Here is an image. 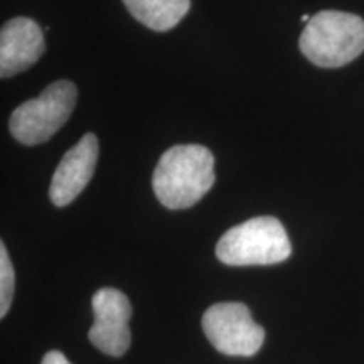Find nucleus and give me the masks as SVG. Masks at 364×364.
<instances>
[{"label": "nucleus", "instance_id": "obj_11", "mask_svg": "<svg viewBox=\"0 0 364 364\" xmlns=\"http://www.w3.org/2000/svg\"><path fill=\"white\" fill-rule=\"evenodd\" d=\"M41 364H71V363L68 361L66 356L63 353L49 351V353L44 354L43 363H41Z\"/></svg>", "mask_w": 364, "mask_h": 364}, {"label": "nucleus", "instance_id": "obj_6", "mask_svg": "<svg viewBox=\"0 0 364 364\" xmlns=\"http://www.w3.org/2000/svg\"><path fill=\"white\" fill-rule=\"evenodd\" d=\"M95 322L88 332L91 344L108 356H122L130 348V300L117 289H100L91 299Z\"/></svg>", "mask_w": 364, "mask_h": 364}, {"label": "nucleus", "instance_id": "obj_7", "mask_svg": "<svg viewBox=\"0 0 364 364\" xmlns=\"http://www.w3.org/2000/svg\"><path fill=\"white\" fill-rule=\"evenodd\" d=\"M100 144L95 134H86L75 147L68 150L54 172L49 198L54 206L63 208L75 201L95 174Z\"/></svg>", "mask_w": 364, "mask_h": 364}, {"label": "nucleus", "instance_id": "obj_5", "mask_svg": "<svg viewBox=\"0 0 364 364\" xmlns=\"http://www.w3.org/2000/svg\"><path fill=\"white\" fill-rule=\"evenodd\" d=\"M203 329L209 343L226 356H253L265 343V331L241 302L209 307L203 316Z\"/></svg>", "mask_w": 364, "mask_h": 364}, {"label": "nucleus", "instance_id": "obj_1", "mask_svg": "<svg viewBox=\"0 0 364 364\" xmlns=\"http://www.w3.org/2000/svg\"><path fill=\"white\" fill-rule=\"evenodd\" d=\"M215 156L203 145H174L159 159L152 188L162 206L188 209L215 184Z\"/></svg>", "mask_w": 364, "mask_h": 364}, {"label": "nucleus", "instance_id": "obj_10", "mask_svg": "<svg viewBox=\"0 0 364 364\" xmlns=\"http://www.w3.org/2000/svg\"><path fill=\"white\" fill-rule=\"evenodd\" d=\"M14 290H16V273L6 245L0 243V317L7 316L14 299Z\"/></svg>", "mask_w": 364, "mask_h": 364}, {"label": "nucleus", "instance_id": "obj_9", "mask_svg": "<svg viewBox=\"0 0 364 364\" xmlns=\"http://www.w3.org/2000/svg\"><path fill=\"white\" fill-rule=\"evenodd\" d=\"M134 19L149 29L166 33L184 19L191 0H122Z\"/></svg>", "mask_w": 364, "mask_h": 364}, {"label": "nucleus", "instance_id": "obj_3", "mask_svg": "<svg viewBox=\"0 0 364 364\" xmlns=\"http://www.w3.org/2000/svg\"><path fill=\"white\" fill-rule=\"evenodd\" d=\"M292 255L289 235L273 216H258L233 226L216 245L218 260L228 267L275 265Z\"/></svg>", "mask_w": 364, "mask_h": 364}, {"label": "nucleus", "instance_id": "obj_2", "mask_svg": "<svg viewBox=\"0 0 364 364\" xmlns=\"http://www.w3.org/2000/svg\"><path fill=\"white\" fill-rule=\"evenodd\" d=\"M300 51L321 68H341L364 51V21L341 11H321L300 36Z\"/></svg>", "mask_w": 364, "mask_h": 364}, {"label": "nucleus", "instance_id": "obj_4", "mask_svg": "<svg viewBox=\"0 0 364 364\" xmlns=\"http://www.w3.org/2000/svg\"><path fill=\"white\" fill-rule=\"evenodd\" d=\"M78 90L68 80L54 81L38 98L17 107L9 120V130L17 142L39 145L48 142L70 120Z\"/></svg>", "mask_w": 364, "mask_h": 364}, {"label": "nucleus", "instance_id": "obj_8", "mask_svg": "<svg viewBox=\"0 0 364 364\" xmlns=\"http://www.w3.org/2000/svg\"><path fill=\"white\" fill-rule=\"evenodd\" d=\"M46 51L44 33L29 17H14L0 31V76L12 78L29 70Z\"/></svg>", "mask_w": 364, "mask_h": 364}]
</instances>
